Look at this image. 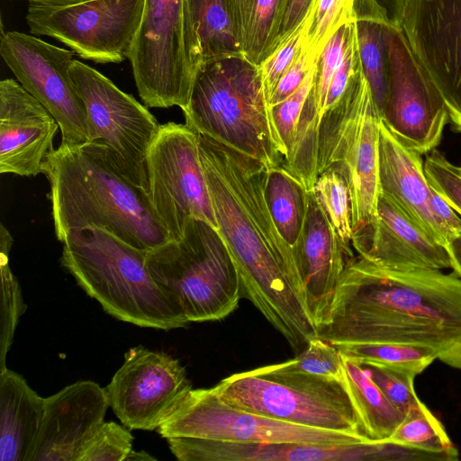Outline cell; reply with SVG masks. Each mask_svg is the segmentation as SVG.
Here are the masks:
<instances>
[{"mask_svg": "<svg viewBox=\"0 0 461 461\" xmlns=\"http://www.w3.org/2000/svg\"><path fill=\"white\" fill-rule=\"evenodd\" d=\"M199 149L217 230L236 265L242 296L300 353L318 330L299 297L293 249L267 207V168L201 134Z\"/></svg>", "mask_w": 461, "mask_h": 461, "instance_id": "6da1fadb", "label": "cell"}, {"mask_svg": "<svg viewBox=\"0 0 461 461\" xmlns=\"http://www.w3.org/2000/svg\"><path fill=\"white\" fill-rule=\"evenodd\" d=\"M318 337L334 346L427 347L461 370V278L438 269L384 267L358 256L342 274Z\"/></svg>", "mask_w": 461, "mask_h": 461, "instance_id": "7a4b0ae2", "label": "cell"}, {"mask_svg": "<svg viewBox=\"0 0 461 461\" xmlns=\"http://www.w3.org/2000/svg\"><path fill=\"white\" fill-rule=\"evenodd\" d=\"M41 173L50 186L54 230L62 242L74 230L99 229L144 251L170 238L148 194L81 146L60 143L46 157Z\"/></svg>", "mask_w": 461, "mask_h": 461, "instance_id": "3957f363", "label": "cell"}, {"mask_svg": "<svg viewBox=\"0 0 461 461\" xmlns=\"http://www.w3.org/2000/svg\"><path fill=\"white\" fill-rule=\"evenodd\" d=\"M182 112L185 123L197 133L256 159L267 170L283 166L285 151L259 68L242 55L205 63Z\"/></svg>", "mask_w": 461, "mask_h": 461, "instance_id": "277c9868", "label": "cell"}, {"mask_svg": "<svg viewBox=\"0 0 461 461\" xmlns=\"http://www.w3.org/2000/svg\"><path fill=\"white\" fill-rule=\"evenodd\" d=\"M61 243L62 266L113 317L164 330L189 323L151 276L146 251L99 229L71 231Z\"/></svg>", "mask_w": 461, "mask_h": 461, "instance_id": "5b68a950", "label": "cell"}, {"mask_svg": "<svg viewBox=\"0 0 461 461\" xmlns=\"http://www.w3.org/2000/svg\"><path fill=\"white\" fill-rule=\"evenodd\" d=\"M149 271L188 322L220 321L242 297L233 258L220 233L193 219L182 238L146 251Z\"/></svg>", "mask_w": 461, "mask_h": 461, "instance_id": "8992f818", "label": "cell"}, {"mask_svg": "<svg viewBox=\"0 0 461 461\" xmlns=\"http://www.w3.org/2000/svg\"><path fill=\"white\" fill-rule=\"evenodd\" d=\"M212 388L222 401L246 411L365 435L343 381L293 371L280 363L233 374Z\"/></svg>", "mask_w": 461, "mask_h": 461, "instance_id": "52a82bcc", "label": "cell"}, {"mask_svg": "<svg viewBox=\"0 0 461 461\" xmlns=\"http://www.w3.org/2000/svg\"><path fill=\"white\" fill-rule=\"evenodd\" d=\"M381 121L360 64L343 96L321 117L317 154L318 175L333 169L348 182L353 237L377 216Z\"/></svg>", "mask_w": 461, "mask_h": 461, "instance_id": "ba28073f", "label": "cell"}, {"mask_svg": "<svg viewBox=\"0 0 461 461\" xmlns=\"http://www.w3.org/2000/svg\"><path fill=\"white\" fill-rule=\"evenodd\" d=\"M70 74L86 109L81 148L148 194L147 153L160 124L145 104L91 66L75 59Z\"/></svg>", "mask_w": 461, "mask_h": 461, "instance_id": "9c48e42d", "label": "cell"}, {"mask_svg": "<svg viewBox=\"0 0 461 461\" xmlns=\"http://www.w3.org/2000/svg\"><path fill=\"white\" fill-rule=\"evenodd\" d=\"M128 59L147 107L185 109L200 69L187 22V0H144Z\"/></svg>", "mask_w": 461, "mask_h": 461, "instance_id": "30bf717a", "label": "cell"}, {"mask_svg": "<svg viewBox=\"0 0 461 461\" xmlns=\"http://www.w3.org/2000/svg\"><path fill=\"white\" fill-rule=\"evenodd\" d=\"M146 162L148 197L170 240L182 238L193 219L218 230L195 131L185 123L160 124Z\"/></svg>", "mask_w": 461, "mask_h": 461, "instance_id": "8fae6325", "label": "cell"}, {"mask_svg": "<svg viewBox=\"0 0 461 461\" xmlns=\"http://www.w3.org/2000/svg\"><path fill=\"white\" fill-rule=\"evenodd\" d=\"M170 437L259 443L343 445L375 441L365 435L301 426L235 408L212 390L191 389L158 427Z\"/></svg>", "mask_w": 461, "mask_h": 461, "instance_id": "7c38bea8", "label": "cell"}, {"mask_svg": "<svg viewBox=\"0 0 461 461\" xmlns=\"http://www.w3.org/2000/svg\"><path fill=\"white\" fill-rule=\"evenodd\" d=\"M144 0H85L47 6L29 4L26 23L35 36H49L80 58L100 64L126 59L140 26Z\"/></svg>", "mask_w": 461, "mask_h": 461, "instance_id": "4fadbf2b", "label": "cell"}, {"mask_svg": "<svg viewBox=\"0 0 461 461\" xmlns=\"http://www.w3.org/2000/svg\"><path fill=\"white\" fill-rule=\"evenodd\" d=\"M0 54L21 86L54 116L61 143L83 146L86 109L70 74L75 53L32 34L2 29Z\"/></svg>", "mask_w": 461, "mask_h": 461, "instance_id": "5bb4252c", "label": "cell"}, {"mask_svg": "<svg viewBox=\"0 0 461 461\" xmlns=\"http://www.w3.org/2000/svg\"><path fill=\"white\" fill-rule=\"evenodd\" d=\"M389 57L388 92L382 122L406 147L431 151L448 122L445 103L415 58L401 29L384 24Z\"/></svg>", "mask_w": 461, "mask_h": 461, "instance_id": "9a60e30c", "label": "cell"}, {"mask_svg": "<svg viewBox=\"0 0 461 461\" xmlns=\"http://www.w3.org/2000/svg\"><path fill=\"white\" fill-rule=\"evenodd\" d=\"M191 389L177 359L142 346L125 353L105 387L110 407L123 426L143 430L158 429Z\"/></svg>", "mask_w": 461, "mask_h": 461, "instance_id": "2e32d148", "label": "cell"}, {"mask_svg": "<svg viewBox=\"0 0 461 461\" xmlns=\"http://www.w3.org/2000/svg\"><path fill=\"white\" fill-rule=\"evenodd\" d=\"M400 27L461 132V0H405Z\"/></svg>", "mask_w": 461, "mask_h": 461, "instance_id": "e0dca14e", "label": "cell"}, {"mask_svg": "<svg viewBox=\"0 0 461 461\" xmlns=\"http://www.w3.org/2000/svg\"><path fill=\"white\" fill-rule=\"evenodd\" d=\"M293 252L299 297L319 332L330 322L339 280L355 257L343 246L311 191L303 234Z\"/></svg>", "mask_w": 461, "mask_h": 461, "instance_id": "ac0fdd59", "label": "cell"}, {"mask_svg": "<svg viewBox=\"0 0 461 461\" xmlns=\"http://www.w3.org/2000/svg\"><path fill=\"white\" fill-rule=\"evenodd\" d=\"M59 129L49 110L13 78L0 81V173L34 176Z\"/></svg>", "mask_w": 461, "mask_h": 461, "instance_id": "d6986e66", "label": "cell"}, {"mask_svg": "<svg viewBox=\"0 0 461 461\" xmlns=\"http://www.w3.org/2000/svg\"><path fill=\"white\" fill-rule=\"evenodd\" d=\"M110 406L105 388L78 381L44 398L41 429L30 461H77Z\"/></svg>", "mask_w": 461, "mask_h": 461, "instance_id": "ffe728a7", "label": "cell"}, {"mask_svg": "<svg viewBox=\"0 0 461 461\" xmlns=\"http://www.w3.org/2000/svg\"><path fill=\"white\" fill-rule=\"evenodd\" d=\"M352 247L358 256L384 267L443 270L451 267L446 247L432 240L382 194L375 221L353 237Z\"/></svg>", "mask_w": 461, "mask_h": 461, "instance_id": "44dd1931", "label": "cell"}, {"mask_svg": "<svg viewBox=\"0 0 461 461\" xmlns=\"http://www.w3.org/2000/svg\"><path fill=\"white\" fill-rule=\"evenodd\" d=\"M177 453L184 461H377L382 445L377 441L321 445L183 437L177 443Z\"/></svg>", "mask_w": 461, "mask_h": 461, "instance_id": "7402d4cb", "label": "cell"}, {"mask_svg": "<svg viewBox=\"0 0 461 461\" xmlns=\"http://www.w3.org/2000/svg\"><path fill=\"white\" fill-rule=\"evenodd\" d=\"M379 186L380 194L390 199L432 240L446 247V233L431 208V187L420 154L402 143L382 121Z\"/></svg>", "mask_w": 461, "mask_h": 461, "instance_id": "603a6c76", "label": "cell"}, {"mask_svg": "<svg viewBox=\"0 0 461 461\" xmlns=\"http://www.w3.org/2000/svg\"><path fill=\"white\" fill-rule=\"evenodd\" d=\"M43 410L44 398L22 375L0 370V461H30Z\"/></svg>", "mask_w": 461, "mask_h": 461, "instance_id": "cb8c5ba5", "label": "cell"}, {"mask_svg": "<svg viewBox=\"0 0 461 461\" xmlns=\"http://www.w3.org/2000/svg\"><path fill=\"white\" fill-rule=\"evenodd\" d=\"M241 55L259 66L279 45L285 0H224Z\"/></svg>", "mask_w": 461, "mask_h": 461, "instance_id": "d4e9b609", "label": "cell"}, {"mask_svg": "<svg viewBox=\"0 0 461 461\" xmlns=\"http://www.w3.org/2000/svg\"><path fill=\"white\" fill-rule=\"evenodd\" d=\"M341 356L343 383L364 434L375 441L388 440L406 414L386 398L364 366Z\"/></svg>", "mask_w": 461, "mask_h": 461, "instance_id": "484cf974", "label": "cell"}, {"mask_svg": "<svg viewBox=\"0 0 461 461\" xmlns=\"http://www.w3.org/2000/svg\"><path fill=\"white\" fill-rule=\"evenodd\" d=\"M187 22L201 68L241 55L224 0H187Z\"/></svg>", "mask_w": 461, "mask_h": 461, "instance_id": "4316f807", "label": "cell"}, {"mask_svg": "<svg viewBox=\"0 0 461 461\" xmlns=\"http://www.w3.org/2000/svg\"><path fill=\"white\" fill-rule=\"evenodd\" d=\"M265 197L279 233L294 249L306 221L310 191L281 166L267 170Z\"/></svg>", "mask_w": 461, "mask_h": 461, "instance_id": "83f0119b", "label": "cell"}, {"mask_svg": "<svg viewBox=\"0 0 461 461\" xmlns=\"http://www.w3.org/2000/svg\"><path fill=\"white\" fill-rule=\"evenodd\" d=\"M346 357L362 365L375 364L411 373H422L437 360L427 347L397 343H360L335 346Z\"/></svg>", "mask_w": 461, "mask_h": 461, "instance_id": "f1b7e54d", "label": "cell"}, {"mask_svg": "<svg viewBox=\"0 0 461 461\" xmlns=\"http://www.w3.org/2000/svg\"><path fill=\"white\" fill-rule=\"evenodd\" d=\"M388 440L408 448L446 455L451 461L459 459L443 424L424 402L406 414Z\"/></svg>", "mask_w": 461, "mask_h": 461, "instance_id": "f546056e", "label": "cell"}, {"mask_svg": "<svg viewBox=\"0 0 461 461\" xmlns=\"http://www.w3.org/2000/svg\"><path fill=\"white\" fill-rule=\"evenodd\" d=\"M356 27L362 71L381 116L386 101L389 80V57L384 23L371 20H357Z\"/></svg>", "mask_w": 461, "mask_h": 461, "instance_id": "4dcf8cb0", "label": "cell"}, {"mask_svg": "<svg viewBox=\"0 0 461 461\" xmlns=\"http://www.w3.org/2000/svg\"><path fill=\"white\" fill-rule=\"evenodd\" d=\"M311 192L343 246L352 251V201L346 178L333 169L322 171Z\"/></svg>", "mask_w": 461, "mask_h": 461, "instance_id": "1f68e13d", "label": "cell"}, {"mask_svg": "<svg viewBox=\"0 0 461 461\" xmlns=\"http://www.w3.org/2000/svg\"><path fill=\"white\" fill-rule=\"evenodd\" d=\"M14 239L3 223L0 226L1 329L0 370L12 346L19 318L25 312L20 285L9 266V253Z\"/></svg>", "mask_w": 461, "mask_h": 461, "instance_id": "d6a6232c", "label": "cell"}, {"mask_svg": "<svg viewBox=\"0 0 461 461\" xmlns=\"http://www.w3.org/2000/svg\"><path fill=\"white\" fill-rule=\"evenodd\" d=\"M314 11L315 6L313 0H312L303 20L285 37L277 48L258 66L267 102L280 78L300 53L312 24Z\"/></svg>", "mask_w": 461, "mask_h": 461, "instance_id": "836d02e7", "label": "cell"}, {"mask_svg": "<svg viewBox=\"0 0 461 461\" xmlns=\"http://www.w3.org/2000/svg\"><path fill=\"white\" fill-rule=\"evenodd\" d=\"M313 3L312 24L304 45L319 57L329 39L341 26L356 22L355 0H313Z\"/></svg>", "mask_w": 461, "mask_h": 461, "instance_id": "e575fe53", "label": "cell"}, {"mask_svg": "<svg viewBox=\"0 0 461 461\" xmlns=\"http://www.w3.org/2000/svg\"><path fill=\"white\" fill-rule=\"evenodd\" d=\"M285 368L343 381V358L334 345L316 337L294 358L283 362Z\"/></svg>", "mask_w": 461, "mask_h": 461, "instance_id": "d590c367", "label": "cell"}, {"mask_svg": "<svg viewBox=\"0 0 461 461\" xmlns=\"http://www.w3.org/2000/svg\"><path fill=\"white\" fill-rule=\"evenodd\" d=\"M127 429L113 421H104L85 444L77 461H125L133 441Z\"/></svg>", "mask_w": 461, "mask_h": 461, "instance_id": "8d00e7d4", "label": "cell"}, {"mask_svg": "<svg viewBox=\"0 0 461 461\" xmlns=\"http://www.w3.org/2000/svg\"><path fill=\"white\" fill-rule=\"evenodd\" d=\"M386 398L407 414L422 402L414 390L415 375L375 364H362Z\"/></svg>", "mask_w": 461, "mask_h": 461, "instance_id": "74e56055", "label": "cell"}, {"mask_svg": "<svg viewBox=\"0 0 461 461\" xmlns=\"http://www.w3.org/2000/svg\"><path fill=\"white\" fill-rule=\"evenodd\" d=\"M317 63L312 67L301 86L291 95L271 107L276 129L285 151V159L293 147L301 113L313 87Z\"/></svg>", "mask_w": 461, "mask_h": 461, "instance_id": "f35d334b", "label": "cell"}, {"mask_svg": "<svg viewBox=\"0 0 461 461\" xmlns=\"http://www.w3.org/2000/svg\"><path fill=\"white\" fill-rule=\"evenodd\" d=\"M350 23L341 26L329 39L318 59L312 96L321 120L330 82L344 58Z\"/></svg>", "mask_w": 461, "mask_h": 461, "instance_id": "ab89813d", "label": "cell"}, {"mask_svg": "<svg viewBox=\"0 0 461 461\" xmlns=\"http://www.w3.org/2000/svg\"><path fill=\"white\" fill-rule=\"evenodd\" d=\"M431 187L461 215V176L457 167L451 164L439 151L432 149L423 165Z\"/></svg>", "mask_w": 461, "mask_h": 461, "instance_id": "60d3db41", "label": "cell"}, {"mask_svg": "<svg viewBox=\"0 0 461 461\" xmlns=\"http://www.w3.org/2000/svg\"><path fill=\"white\" fill-rule=\"evenodd\" d=\"M319 57L311 52L303 42L296 59L282 76L273 92L268 101L270 107L283 102L301 86Z\"/></svg>", "mask_w": 461, "mask_h": 461, "instance_id": "b9f144b4", "label": "cell"}, {"mask_svg": "<svg viewBox=\"0 0 461 461\" xmlns=\"http://www.w3.org/2000/svg\"><path fill=\"white\" fill-rule=\"evenodd\" d=\"M405 0H355V19L400 27Z\"/></svg>", "mask_w": 461, "mask_h": 461, "instance_id": "7bdbcfd3", "label": "cell"}, {"mask_svg": "<svg viewBox=\"0 0 461 461\" xmlns=\"http://www.w3.org/2000/svg\"><path fill=\"white\" fill-rule=\"evenodd\" d=\"M430 203L435 217L446 233L447 240L461 231V219L457 216L456 211L432 187Z\"/></svg>", "mask_w": 461, "mask_h": 461, "instance_id": "ee69618b", "label": "cell"}, {"mask_svg": "<svg viewBox=\"0 0 461 461\" xmlns=\"http://www.w3.org/2000/svg\"><path fill=\"white\" fill-rule=\"evenodd\" d=\"M312 0H285L279 44L305 17Z\"/></svg>", "mask_w": 461, "mask_h": 461, "instance_id": "f6af8a7d", "label": "cell"}, {"mask_svg": "<svg viewBox=\"0 0 461 461\" xmlns=\"http://www.w3.org/2000/svg\"><path fill=\"white\" fill-rule=\"evenodd\" d=\"M446 249L450 258V268L461 278V231L447 239Z\"/></svg>", "mask_w": 461, "mask_h": 461, "instance_id": "bcb514c9", "label": "cell"}, {"mask_svg": "<svg viewBox=\"0 0 461 461\" xmlns=\"http://www.w3.org/2000/svg\"><path fill=\"white\" fill-rule=\"evenodd\" d=\"M29 4L47 5V6H61L78 4L85 0H27Z\"/></svg>", "mask_w": 461, "mask_h": 461, "instance_id": "7dc6e473", "label": "cell"}, {"mask_svg": "<svg viewBox=\"0 0 461 461\" xmlns=\"http://www.w3.org/2000/svg\"><path fill=\"white\" fill-rule=\"evenodd\" d=\"M145 461V460H156L155 457H153L152 456H150L149 454H148L147 452H144V451H134V450H131V453L128 455V456L126 457V460L125 461Z\"/></svg>", "mask_w": 461, "mask_h": 461, "instance_id": "c3c4849f", "label": "cell"}, {"mask_svg": "<svg viewBox=\"0 0 461 461\" xmlns=\"http://www.w3.org/2000/svg\"><path fill=\"white\" fill-rule=\"evenodd\" d=\"M457 171H458V173H459V174H460V176H461V167H457Z\"/></svg>", "mask_w": 461, "mask_h": 461, "instance_id": "681fc988", "label": "cell"}]
</instances>
